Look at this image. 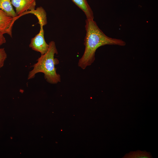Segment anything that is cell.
Listing matches in <instances>:
<instances>
[{
	"mask_svg": "<svg viewBox=\"0 0 158 158\" xmlns=\"http://www.w3.org/2000/svg\"><path fill=\"white\" fill-rule=\"evenodd\" d=\"M0 9L13 18H18L13 8L11 0H0Z\"/></svg>",
	"mask_w": 158,
	"mask_h": 158,
	"instance_id": "cell-8",
	"label": "cell"
},
{
	"mask_svg": "<svg viewBox=\"0 0 158 158\" xmlns=\"http://www.w3.org/2000/svg\"><path fill=\"white\" fill-rule=\"evenodd\" d=\"M27 13L33 14L35 15L38 20L40 25L44 26L47 23V14L44 9L41 6L37 7L36 9L28 11L24 15Z\"/></svg>",
	"mask_w": 158,
	"mask_h": 158,
	"instance_id": "cell-7",
	"label": "cell"
},
{
	"mask_svg": "<svg viewBox=\"0 0 158 158\" xmlns=\"http://www.w3.org/2000/svg\"><path fill=\"white\" fill-rule=\"evenodd\" d=\"M152 156L151 153L145 151L137 150L125 154L124 158H150Z\"/></svg>",
	"mask_w": 158,
	"mask_h": 158,
	"instance_id": "cell-9",
	"label": "cell"
},
{
	"mask_svg": "<svg viewBox=\"0 0 158 158\" xmlns=\"http://www.w3.org/2000/svg\"><path fill=\"white\" fill-rule=\"evenodd\" d=\"M40 26L39 32L31 39L29 47L33 50L39 52L41 55H43L47 51L49 46L45 40L43 26Z\"/></svg>",
	"mask_w": 158,
	"mask_h": 158,
	"instance_id": "cell-3",
	"label": "cell"
},
{
	"mask_svg": "<svg viewBox=\"0 0 158 158\" xmlns=\"http://www.w3.org/2000/svg\"><path fill=\"white\" fill-rule=\"evenodd\" d=\"M49 48L45 54L41 55L37 60V62L32 66L33 69L29 72L28 79L33 78L36 74L42 73L47 81L52 84L61 81L60 75L56 73L55 65L59 63L58 60L54 58L55 54L58 53L55 42L51 41L49 44Z\"/></svg>",
	"mask_w": 158,
	"mask_h": 158,
	"instance_id": "cell-2",
	"label": "cell"
},
{
	"mask_svg": "<svg viewBox=\"0 0 158 158\" xmlns=\"http://www.w3.org/2000/svg\"><path fill=\"white\" fill-rule=\"evenodd\" d=\"M85 13L87 19H93V12L87 0H71Z\"/></svg>",
	"mask_w": 158,
	"mask_h": 158,
	"instance_id": "cell-6",
	"label": "cell"
},
{
	"mask_svg": "<svg viewBox=\"0 0 158 158\" xmlns=\"http://www.w3.org/2000/svg\"><path fill=\"white\" fill-rule=\"evenodd\" d=\"M17 18H13L0 9V31L12 36V29Z\"/></svg>",
	"mask_w": 158,
	"mask_h": 158,
	"instance_id": "cell-5",
	"label": "cell"
},
{
	"mask_svg": "<svg viewBox=\"0 0 158 158\" xmlns=\"http://www.w3.org/2000/svg\"><path fill=\"white\" fill-rule=\"evenodd\" d=\"M4 34L3 32L0 31V46L6 42V39L4 36Z\"/></svg>",
	"mask_w": 158,
	"mask_h": 158,
	"instance_id": "cell-11",
	"label": "cell"
},
{
	"mask_svg": "<svg viewBox=\"0 0 158 158\" xmlns=\"http://www.w3.org/2000/svg\"><path fill=\"white\" fill-rule=\"evenodd\" d=\"M11 1L18 16L24 15L28 11L35 9L36 5V0H11Z\"/></svg>",
	"mask_w": 158,
	"mask_h": 158,
	"instance_id": "cell-4",
	"label": "cell"
},
{
	"mask_svg": "<svg viewBox=\"0 0 158 158\" xmlns=\"http://www.w3.org/2000/svg\"><path fill=\"white\" fill-rule=\"evenodd\" d=\"M85 28L86 31L84 42L85 49L78 63V66L83 69L94 62L96 50L99 47L106 45L124 46L126 44L122 40L106 35L93 19H87Z\"/></svg>",
	"mask_w": 158,
	"mask_h": 158,
	"instance_id": "cell-1",
	"label": "cell"
},
{
	"mask_svg": "<svg viewBox=\"0 0 158 158\" xmlns=\"http://www.w3.org/2000/svg\"><path fill=\"white\" fill-rule=\"evenodd\" d=\"M7 55L4 48H0V68L3 67Z\"/></svg>",
	"mask_w": 158,
	"mask_h": 158,
	"instance_id": "cell-10",
	"label": "cell"
}]
</instances>
